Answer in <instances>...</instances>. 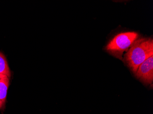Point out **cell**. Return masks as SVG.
Masks as SVG:
<instances>
[{
	"label": "cell",
	"instance_id": "1",
	"mask_svg": "<svg viewBox=\"0 0 153 114\" xmlns=\"http://www.w3.org/2000/svg\"><path fill=\"white\" fill-rule=\"evenodd\" d=\"M153 56V40L150 38H138L124 55L125 61L135 74L142 63Z\"/></svg>",
	"mask_w": 153,
	"mask_h": 114
},
{
	"label": "cell",
	"instance_id": "2",
	"mask_svg": "<svg viewBox=\"0 0 153 114\" xmlns=\"http://www.w3.org/2000/svg\"><path fill=\"white\" fill-rule=\"evenodd\" d=\"M139 37L138 33L135 32H122L116 35L110 41L106 50L117 58L123 60L122 55L133 45Z\"/></svg>",
	"mask_w": 153,
	"mask_h": 114
},
{
	"label": "cell",
	"instance_id": "3",
	"mask_svg": "<svg viewBox=\"0 0 153 114\" xmlns=\"http://www.w3.org/2000/svg\"><path fill=\"white\" fill-rule=\"evenodd\" d=\"M135 76L146 85H150L153 83V56L144 61L139 66Z\"/></svg>",
	"mask_w": 153,
	"mask_h": 114
},
{
	"label": "cell",
	"instance_id": "4",
	"mask_svg": "<svg viewBox=\"0 0 153 114\" xmlns=\"http://www.w3.org/2000/svg\"><path fill=\"white\" fill-rule=\"evenodd\" d=\"M10 85V79L7 76L0 79V110L5 108L7 93Z\"/></svg>",
	"mask_w": 153,
	"mask_h": 114
},
{
	"label": "cell",
	"instance_id": "5",
	"mask_svg": "<svg viewBox=\"0 0 153 114\" xmlns=\"http://www.w3.org/2000/svg\"><path fill=\"white\" fill-rule=\"evenodd\" d=\"M0 74L11 78V72L8 62L5 55L1 52H0Z\"/></svg>",
	"mask_w": 153,
	"mask_h": 114
},
{
	"label": "cell",
	"instance_id": "6",
	"mask_svg": "<svg viewBox=\"0 0 153 114\" xmlns=\"http://www.w3.org/2000/svg\"><path fill=\"white\" fill-rule=\"evenodd\" d=\"M6 75H3V74H0V79H2V78H4V77H5Z\"/></svg>",
	"mask_w": 153,
	"mask_h": 114
}]
</instances>
